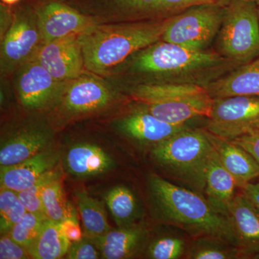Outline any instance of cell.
Returning a JSON list of instances; mask_svg holds the SVG:
<instances>
[{
	"instance_id": "6da1fadb",
	"label": "cell",
	"mask_w": 259,
	"mask_h": 259,
	"mask_svg": "<svg viewBox=\"0 0 259 259\" xmlns=\"http://www.w3.org/2000/svg\"><path fill=\"white\" fill-rule=\"evenodd\" d=\"M148 186L156 212L164 222L194 238L212 237L238 247L231 220L213 208L203 194L155 175L150 177Z\"/></svg>"
},
{
	"instance_id": "7a4b0ae2",
	"label": "cell",
	"mask_w": 259,
	"mask_h": 259,
	"mask_svg": "<svg viewBox=\"0 0 259 259\" xmlns=\"http://www.w3.org/2000/svg\"><path fill=\"white\" fill-rule=\"evenodd\" d=\"M171 18L152 23L96 24L79 35L84 67L94 74L110 72L130 56L161 40Z\"/></svg>"
},
{
	"instance_id": "3957f363",
	"label": "cell",
	"mask_w": 259,
	"mask_h": 259,
	"mask_svg": "<svg viewBox=\"0 0 259 259\" xmlns=\"http://www.w3.org/2000/svg\"><path fill=\"white\" fill-rule=\"evenodd\" d=\"M214 151L205 130L187 127L151 148V157L172 180L204 194L206 172Z\"/></svg>"
},
{
	"instance_id": "277c9868",
	"label": "cell",
	"mask_w": 259,
	"mask_h": 259,
	"mask_svg": "<svg viewBox=\"0 0 259 259\" xmlns=\"http://www.w3.org/2000/svg\"><path fill=\"white\" fill-rule=\"evenodd\" d=\"M131 95L153 116L173 125L207 118L213 102L205 86L192 82L142 83Z\"/></svg>"
},
{
	"instance_id": "5b68a950",
	"label": "cell",
	"mask_w": 259,
	"mask_h": 259,
	"mask_svg": "<svg viewBox=\"0 0 259 259\" xmlns=\"http://www.w3.org/2000/svg\"><path fill=\"white\" fill-rule=\"evenodd\" d=\"M139 53L135 58L134 68L145 74L184 77L225 64H232L215 51L192 50L162 40Z\"/></svg>"
},
{
	"instance_id": "8992f818",
	"label": "cell",
	"mask_w": 259,
	"mask_h": 259,
	"mask_svg": "<svg viewBox=\"0 0 259 259\" xmlns=\"http://www.w3.org/2000/svg\"><path fill=\"white\" fill-rule=\"evenodd\" d=\"M219 53L240 66L259 56V18L255 0H230L218 38Z\"/></svg>"
},
{
	"instance_id": "52a82bcc",
	"label": "cell",
	"mask_w": 259,
	"mask_h": 259,
	"mask_svg": "<svg viewBox=\"0 0 259 259\" xmlns=\"http://www.w3.org/2000/svg\"><path fill=\"white\" fill-rule=\"evenodd\" d=\"M226 8L218 2L187 8L171 17L161 40L192 50H204L219 32Z\"/></svg>"
},
{
	"instance_id": "ba28073f",
	"label": "cell",
	"mask_w": 259,
	"mask_h": 259,
	"mask_svg": "<svg viewBox=\"0 0 259 259\" xmlns=\"http://www.w3.org/2000/svg\"><path fill=\"white\" fill-rule=\"evenodd\" d=\"M204 130L227 141L259 130V96L213 99Z\"/></svg>"
},
{
	"instance_id": "9c48e42d",
	"label": "cell",
	"mask_w": 259,
	"mask_h": 259,
	"mask_svg": "<svg viewBox=\"0 0 259 259\" xmlns=\"http://www.w3.org/2000/svg\"><path fill=\"white\" fill-rule=\"evenodd\" d=\"M42 45L35 12L19 10L2 42V69L10 72L20 69L35 58Z\"/></svg>"
},
{
	"instance_id": "30bf717a",
	"label": "cell",
	"mask_w": 259,
	"mask_h": 259,
	"mask_svg": "<svg viewBox=\"0 0 259 259\" xmlns=\"http://www.w3.org/2000/svg\"><path fill=\"white\" fill-rule=\"evenodd\" d=\"M35 58L61 82L79 77L85 68L79 35H69L44 44Z\"/></svg>"
},
{
	"instance_id": "8fae6325",
	"label": "cell",
	"mask_w": 259,
	"mask_h": 259,
	"mask_svg": "<svg viewBox=\"0 0 259 259\" xmlns=\"http://www.w3.org/2000/svg\"><path fill=\"white\" fill-rule=\"evenodd\" d=\"M35 13L44 44L79 35L97 24L94 19L59 1L44 3Z\"/></svg>"
},
{
	"instance_id": "7c38bea8",
	"label": "cell",
	"mask_w": 259,
	"mask_h": 259,
	"mask_svg": "<svg viewBox=\"0 0 259 259\" xmlns=\"http://www.w3.org/2000/svg\"><path fill=\"white\" fill-rule=\"evenodd\" d=\"M66 83L58 81L35 58L20 68L17 89L25 108L37 110L60 97Z\"/></svg>"
},
{
	"instance_id": "4fadbf2b",
	"label": "cell",
	"mask_w": 259,
	"mask_h": 259,
	"mask_svg": "<svg viewBox=\"0 0 259 259\" xmlns=\"http://www.w3.org/2000/svg\"><path fill=\"white\" fill-rule=\"evenodd\" d=\"M65 85L61 93V103L65 110L71 114L97 111L107 106L114 94L106 83L96 77L80 76Z\"/></svg>"
},
{
	"instance_id": "5bb4252c",
	"label": "cell",
	"mask_w": 259,
	"mask_h": 259,
	"mask_svg": "<svg viewBox=\"0 0 259 259\" xmlns=\"http://www.w3.org/2000/svg\"><path fill=\"white\" fill-rule=\"evenodd\" d=\"M117 127L130 139L153 147L188 127L163 122L145 107L125 116L117 122Z\"/></svg>"
},
{
	"instance_id": "9a60e30c",
	"label": "cell",
	"mask_w": 259,
	"mask_h": 259,
	"mask_svg": "<svg viewBox=\"0 0 259 259\" xmlns=\"http://www.w3.org/2000/svg\"><path fill=\"white\" fill-rule=\"evenodd\" d=\"M58 160L57 153L47 148L32 157L17 164L1 166V188L8 189L18 193L26 190L46 172L54 169Z\"/></svg>"
},
{
	"instance_id": "2e32d148",
	"label": "cell",
	"mask_w": 259,
	"mask_h": 259,
	"mask_svg": "<svg viewBox=\"0 0 259 259\" xmlns=\"http://www.w3.org/2000/svg\"><path fill=\"white\" fill-rule=\"evenodd\" d=\"M228 218L243 258H250L259 249V209L241 192L232 202Z\"/></svg>"
},
{
	"instance_id": "e0dca14e",
	"label": "cell",
	"mask_w": 259,
	"mask_h": 259,
	"mask_svg": "<svg viewBox=\"0 0 259 259\" xmlns=\"http://www.w3.org/2000/svg\"><path fill=\"white\" fill-rule=\"evenodd\" d=\"M148 236L147 228L136 223L118 230H111L102 236L89 238L96 245L101 258L123 259L132 258L142 250Z\"/></svg>"
},
{
	"instance_id": "ac0fdd59",
	"label": "cell",
	"mask_w": 259,
	"mask_h": 259,
	"mask_svg": "<svg viewBox=\"0 0 259 259\" xmlns=\"http://www.w3.org/2000/svg\"><path fill=\"white\" fill-rule=\"evenodd\" d=\"M237 188L236 180L223 166L214 148L206 172L204 197L218 213L228 218Z\"/></svg>"
},
{
	"instance_id": "d6986e66",
	"label": "cell",
	"mask_w": 259,
	"mask_h": 259,
	"mask_svg": "<svg viewBox=\"0 0 259 259\" xmlns=\"http://www.w3.org/2000/svg\"><path fill=\"white\" fill-rule=\"evenodd\" d=\"M212 99L259 96V56L226 76L206 85Z\"/></svg>"
},
{
	"instance_id": "ffe728a7",
	"label": "cell",
	"mask_w": 259,
	"mask_h": 259,
	"mask_svg": "<svg viewBox=\"0 0 259 259\" xmlns=\"http://www.w3.org/2000/svg\"><path fill=\"white\" fill-rule=\"evenodd\" d=\"M207 132L209 140L215 148L221 163L234 177L241 189L259 177V165L254 158L244 148L233 141L216 137Z\"/></svg>"
},
{
	"instance_id": "44dd1931",
	"label": "cell",
	"mask_w": 259,
	"mask_h": 259,
	"mask_svg": "<svg viewBox=\"0 0 259 259\" xmlns=\"http://www.w3.org/2000/svg\"><path fill=\"white\" fill-rule=\"evenodd\" d=\"M51 135L41 127H30L21 130L2 144L0 165L13 166L47 148Z\"/></svg>"
},
{
	"instance_id": "7402d4cb",
	"label": "cell",
	"mask_w": 259,
	"mask_h": 259,
	"mask_svg": "<svg viewBox=\"0 0 259 259\" xmlns=\"http://www.w3.org/2000/svg\"><path fill=\"white\" fill-rule=\"evenodd\" d=\"M66 168L78 178L103 175L112 169L115 161L106 151L97 145L78 144L70 148L65 158Z\"/></svg>"
},
{
	"instance_id": "603a6c76",
	"label": "cell",
	"mask_w": 259,
	"mask_h": 259,
	"mask_svg": "<svg viewBox=\"0 0 259 259\" xmlns=\"http://www.w3.org/2000/svg\"><path fill=\"white\" fill-rule=\"evenodd\" d=\"M71 241L60 224L48 219L41 232L28 250L32 258L58 259L67 254Z\"/></svg>"
},
{
	"instance_id": "cb8c5ba5",
	"label": "cell",
	"mask_w": 259,
	"mask_h": 259,
	"mask_svg": "<svg viewBox=\"0 0 259 259\" xmlns=\"http://www.w3.org/2000/svg\"><path fill=\"white\" fill-rule=\"evenodd\" d=\"M75 195L83 223L84 236H102L111 231L102 202L90 197L84 191H76Z\"/></svg>"
},
{
	"instance_id": "d4e9b609",
	"label": "cell",
	"mask_w": 259,
	"mask_h": 259,
	"mask_svg": "<svg viewBox=\"0 0 259 259\" xmlns=\"http://www.w3.org/2000/svg\"><path fill=\"white\" fill-rule=\"evenodd\" d=\"M105 199L119 228L136 224L135 221L139 218V204L132 191L124 186H117L107 192Z\"/></svg>"
},
{
	"instance_id": "484cf974",
	"label": "cell",
	"mask_w": 259,
	"mask_h": 259,
	"mask_svg": "<svg viewBox=\"0 0 259 259\" xmlns=\"http://www.w3.org/2000/svg\"><path fill=\"white\" fill-rule=\"evenodd\" d=\"M187 247L185 258L189 259L243 258L241 250L236 245L220 238L201 237L194 238Z\"/></svg>"
},
{
	"instance_id": "4316f807",
	"label": "cell",
	"mask_w": 259,
	"mask_h": 259,
	"mask_svg": "<svg viewBox=\"0 0 259 259\" xmlns=\"http://www.w3.org/2000/svg\"><path fill=\"white\" fill-rule=\"evenodd\" d=\"M44 212L50 221L62 223L73 213L64 197L60 178L46 186L41 194Z\"/></svg>"
},
{
	"instance_id": "83f0119b",
	"label": "cell",
	"mask_w": 259,
	"mask_h": 259,
	"mask_svg": "<svg viewBox=\"0 0 259 259\" xmlns=\"http://www.w3.org/2000/svg\"><path fill=\"white\" fill-rule=\"evenodd\" d=\"M48 219L45 213L27 212L8 234L19 244L28 249L37 239Z\"/></svg>"
},
{
	"instance_id": "f1b7e54d",
	"label": "cell",
	"mask_w": 259,
	"mask_h": 259,
	"mask_svg": "<svg viewBox=\"0 0 259 259\" xmlns=\"http://www.w3.org/2000/svg\"><path fill=\"white\" fill-rule=\"evenodd\" d=\"M28 212L18 197V192L6 188L0 190V232L8 234L13 226Z\"/></svg>"
},
{
	"instance_id": "f546056e",
	"label": "cell",
	"mask_w": 259,
	"mask_h": 259,
	"mask_svg": "<svg viewBox=\"0 0 259 259\" xmlns=\"http://www.w3.org/2000/svg\"><path fill=\"white\" fill-rule=\"evenodd\" d=\"M188 245L178 236H164L150 243L146 251L148 258L178 259L185 256Z\"/></svg>"
},
{
	"instance_id": "4dcf8cb0",
	"label": "cell",
	"mask_w": 259,
	"mask_h": 259,
	"mask_svg": "<svg viewBox=\"0 0 259 259\" xmlns=\"http://www.w3.org/2000/svg\"><path fill=\"white\" fill-rule=\"evenodd\" d=\"M60 178L59 172L54 169L46 172L30 187L18 192V197L28 212H44L41 194L46 186Z\"/></svg>"
},
{
	"instance_id": "1f68e13d",
	"label": "cell",
	"mask_w": 259,
	"mask_h": 259,
	"mask_svg": "<svg viewBox=\"0 0 259 259\" xmlns=\"http://www.w3.org/2000/svg\"><path fill=\"white\" fill-rule=\"evenodd\" d=\"M66 256L69 259H97L101 255L96 245L85 236L79 241L71 242Z\"/></svg>"
},
{
	"instance_id": "d6a6232c",
	"label": "cell",
	"mask_w": 259,
	"mask_h": 259,
	"mask_svg": "<svg viewBox=\"0 0 259 259\" xmlns=\"http://www.w3.org/2000/svg\"><path fill=\"white\" fill-rule=\"evenodd\" d=\"M31 258L28 249L15 241L8 234L0 240V258L28 259Z\"/></svg>"
},
{
	"instance_id": "836d02e7",
	"label": "cell",
	"mask_w": 259,
	"mask_h": 259,
	"mask_svg": "<svg viewBox=\"0 0 259 259\" xmlns=\"http://www.w3.org/2000/svg\"><path fill=\"white\" fill-rule=\"evenodd\" d=\"M233 143L239 145L254 158L259 165V130L233 140Z\"/></svg>"
},
{
	"instance_id": "e575fe53",
	"label": "cell",
	"mask_w": 259,
	"mask_h": 259,
	"mask_svg": "<svg viewBox=\"0 0 259 259\" xmlns=\"http://www.w3.org/2000/svg\"><path fill=\"white\" fill-rule=\"evenodd\" d=\"M60 226L63 233H64L65 236L67 237L71 243L79 241L82 238L79 223L77 222V219H76V215L74 214V212L67 219L60 223Z\"/></svg>"
},
{
	"instance_id": "d590c367",
	"label": "cell",
	"mask_w": 259,
	"mask_h": 259,
	"mask_svg": "<svg viewBox=\"0 0 259 259\" xmlns=\"http://www.w3.org/2000/svg\"><path fill=\"white\" fill-rule=\"evenodd\" d=\"M133 9L141 14H153L158 0H126Z\"/></svg>"
},
{
	"instance_id": "8d00e7d4",
	"label": "cell",
	"mask_w": 259,
	"mask_h": 259,
	"mask_svg": "<svg viewBox=\"0 0 259 259\" xmlns=\"http://www.w3.org/2000/svg\"><path fill=\"white\" fill-rule=\"evenodd\" d=\"M241 190L242 193L259 209V182H250L241 188Z\"/></svg>"
},
{
	"instance_id": "74e56055",
	"label": "cell",
	"mask_w": 259,
	"mask_h": 259,
	"mask_svg": "<svg viewBox=\"0 0 259 259\" xmlns=\"http://www.w3.org/2000/svg\"><path fill=\"white\" fill-rule=\"evenodd\" d=\"M3 3L7 5H13L15 3H18L19 0H2Z\"/></svg>"
},
{
	"instance_id": "f35d334b",
	"label": "cell",
	"mask_w": 259,
	"mask_h": 259,
	"mask_svg": "<svg viewBox=\"0 0 259 259\" xmlns=\"http://www.w3.org/2000/svg\"><path fill=\"white\" fill-rule=\"evenodd\" d=\"M250 258L259 259V249L253 253Z\"/></svg>"
},
{
	"instance_id": "ab89813d",
	"label": "cell",
	"mask_w": 259,
	"mask_h": 259,
	"mask_svg": "<svg viewBox=\"0 0 259 259\" xmlns=\"http://www.w3.org/2000/svg\"><path fill=\"white\" fill-rule=\"evenodd\" d=\"M257 3V2H256ZM257 4H258V18H259V3H257Z\"/></svg>"
},
{
	"instance_id": "60d3db41",
	"label": "cell",
	"mask_w": 259,
	"mask_h": 259,
	"mask_svg": "<svg viewBox=\"0 0 259 259\" xmlns=\"http://www.w3.org/2000/svg\"><path fill=\"white\" fill-rule=\"evenodd\" d=\"M255 1H256L257 3H259V0H255Z\"/></svg>"
}]
</instances>
